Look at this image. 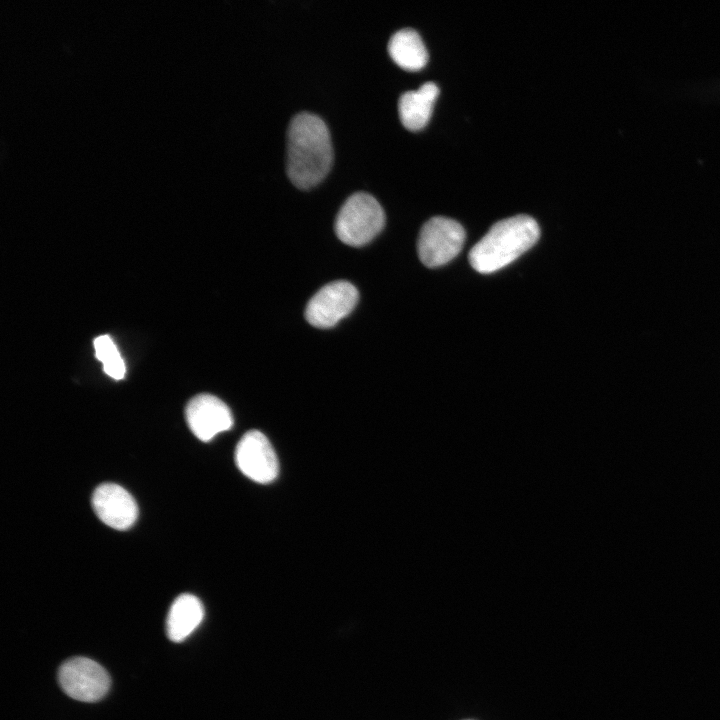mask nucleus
I'll use <instances>...</instances> for the list:
<instances>
[{"label": "nucleus", "mask_w": 720, "mask_h": 720, "mask_svg": "<svg viewBox=\"0 0 720 720\" xmlns=\"http://www.w3.org/2000/svg\"><path fill=\"white\" fill-rule=\"evenodd\" d=\"M333 161L330 133L316 114L301 112L290 121L287 133V174L302 189L318 184Z\"/></svg>", "instance_id": "f257e3e1"}, {"label": "nucleus", "mask_w": 720, "mask_h": 720, "mask_svg": "<svg viewBox=\"0 0 720 720\" xmlns=\"http://www.w3.org/2000/svg\"><path fill=\"white\" fill-rule=\"evenodd\" d=\"M539 236V226L531 216L516 215L503 219L473 246L469 262L480 273L498 271L529 250Z\"/></svg>", "instance_id": "f03ea898"}, {"label": "nucleus", "mask_w": 720, "mask_h": 720, "mask_svg": "<svg viewBox=\"0 0 720 720\" xmlns=\"http://www.w3.org/2000/svg\"><path fill=\"white\" fill-rule=\"evenodd\" d=\"M384 223L385 214L379 202L366 192H356L341 206L335 232L343 243L362 246L382 230Z\"/></svg>", "instance_id": "7ed1b4c3"}, {"label": "nucleus", "mask_w": 720, "mask_h": 720, "mask_svg": "<svg viewBox=\"0 0 720 720\" xmlns=\"http://www.w3.org/2000/svg\"><path fill=\"white\" fill-rule=\"evenodd\" d=\"M465 230L457 221L436 216L421 228L418 238V254L421 262L435 268L451 261L461 251Z\"/></svg>", "instance_id": "20e7f679"}, {"label": "nucleus", "mask_w": 720, "mask_h": 720, "mask_svg": "<svg viewBox=\"0 0 720 720\" xmlns=\"http://www.w3.org/2000/svg\"><path fill=\"white\" fill-rule=\"evenodd\" d=\"M58 681L69 697L82 702L98 701L110 688L107 671L94 660L85 657L65 661L59 668Z\"/></svg>", "instance_id": "39448f33"}, {"label": "nucleus", "mask_w": 720, "mask_h": 720, "mask_svg": "<svg viewBox=\"0 0 720 720\" xmlns=\"http://www.w3.org/2000/svg\"><path fill=\"white\" fill-rule=\"evenodd\" d=\"M358 301L357 289L347 281H335L323 286L309 300L305 317L317 328H330L346 317Z\"/></svg>", "instance_id": "423d86ee"}, {"label": "nucleus", "mask_w": 720, "mask_h": 720, "mask_svg": "<svg viewBox=\"0 0 720 720\" xmlns=\"http://www.w3.org/2000/svg\"><path fill=\"white\" fill-rule=\"evenodd\" d=\"M239 470L249 479L266 484L278 475L277 455L268 438L258 430L246 432L235 449Z\"/></svg>", "instance_id": "0eeeda50"}, {"label": "nucleus", "mask_w": 720, "mask_h": 720, "mask_svg": "<svg viewBox=\"0 0 720 720\" xmlns=\"http://www.w3.org/2000/svg\"><path fill=\"white\" fill-rule=\"evenodd\" d=\"M185 414L193 434L204 442L233 426L229 407L214 395L199 394L193 397L186 406Z\"/></svg>", "instance_id": "6e6552de"}, {"label": "nucleus", "mask_w": 720, "mask_h": 720, "mask_svg": "<svg viewBox=\"0 0 720 720\" xmlns=\"http://www.w3.org/2000/svg\"><path fill=\"white\" fill-rule=\"evenodd\" d=\"M92 506L103 523L117 530L130 528L138 516V507L131 494L113 483L101 484L95 489Z\"/></svg>", "instance_id": "1a4fd4ad"}, {"label": "nucleus", "mask_w": 720, "mask_h": 720, "mask_svg": "<svg viewBox=\"0 0 720 720\" xmlns=\"http://www.w3.org/2000/svg\"><path fill=\"white\" fill-rule=\"evenodd\" d=\"M438 94V86L428 81L417 90L407 91L400 96L399 116L405 128L416 131L428 123Z\"/></svg>", "instance_id": "9d476101"}, {"label": "nucleus", "mask_w": 720, "mask_h": 720, "mask_svg": "<svg viewBox=\"0 0 720 720\" xmlns=\"http://www.w3.org/2000/svg\"><path fill=\"white\" fill-rule=\"evenodd\" d=\"M204 607L201 601L192 594H181L170 607L166 632L173 642L185 640L201 623Z\"/></svg>", "instance_id": "9b49d317"}, {"label": "nucleus", "mask_w": 720, "mask_h": 720, "mask_svg": "<svg viewBox=\"0 0 720 720\" xmlns=\"http://www.w3.org/2000/svg\"><path fill=\"white\" fill-rule=\"evenodd\" d=\"M388 52L397 65L409 71L420 70L428 60V53L420 35L411 28L398 30L391 36Z\"/></svg>", "instance_id": "f8f14e48"}, {"label": "nucleus", "mask_w": 720, "mask_h": 720, "mask_svg": "<svg viewBox=\"0 0 720 720\" xmlns=\"http://www.w3.org/2000/svg\"><path fill=\"white\" fill-rule=\"evenodd\" d=\"M96 358L102 363L104 372L115 380H120L126 372L125 363L114 341L108 335L94 339Z\"/></svg>", "instance_id": "ddd939ff"}]
</instances>
